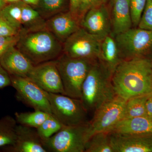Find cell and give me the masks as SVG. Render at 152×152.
<instances>
[{"label": "cell", "instance_id": "obj_7", "mask_svg": "<svg viewBox=\"0 0 152 152\" xmlns=\"http://www.w3.org/2000/svg\"><path fill=\"white\" fill-rule=\"evenodd\" d=\"M52 114L64 126H74L88 122V113L80 99L46 92Z\"/></svg>", "mask_w": 152, "mask_h": 152}, {"label": "cell", "instance_id": "obj_35", "mask_svg": "<svg viewBox=\"0 0 152 152\" xmlns=\"http://www.w3.org/2000/svg\"><path fill=\"white\" fill-rule=\"evenodd\" d=\"M147 115L148 117L152 115V94L148 99L146 103Z\"/></svg>", "mask_w": 152, "mask_h": 152}, {"label": "cell", "instance_id": "obj_10", "mask_svg": "<svg viewBox=\"0 0 152 152\" xmlns=\"http://www.w3.org/2000/svg\"><path fill=\"white\" fill-rule=\"evenodd\" d=\"M126 100L116 96L94 113L89 121L90 138L97 133H110L115 125L122 119Z\"/></svg>", "mask_w": 152, "mask_h": 152}, {"label": "cell", "instance_id": "obj_6", "mask_svg": "<svg viewBox=\"0 0 152 152\" xmlns=\"http://www.w3.org/2000/svg\"><path fill=\"white\" fill-rule=\"evenodd\" d=\"M114 38L123 61L148 58L152 54V31L132 28Z\"/></svg>", "mask_w": 152, "mask_h": 152}, {"label": "cell", "instance_id": "obj_28", "mask_svg": "<svg viewBox=\"0 0 152 152\" xmlns=\"http://www.w3.org/2000/svg\"><path fill=\"white\" fill-rule=\"evenodd\" d=\"M147 0H130V7L133 26L137 27L140 20Z\"/></svg>", "mask_w": 152, "mask_h": 152}, {"label": "cell", "instance_id": "obj_33", "mask_svg": "<svg viewBox=\"0 0 152 152\" xmlns=\"http://www.w3.org/2000/svg\"><path fill=\"white\" fill-rule=\"evenodd\" d=\"M10 75L0 64V89L11 86Z\"/></svg>", "mask_w": 152, "mask_h": 152}, {"label": "cell", "instance_id": "obj_29", "mask_svg": "<svg viewBox=\"0 0 152 152\" xmlns=\"http://www.w3.org/2000/svg\"><path fill=\"white\" fill-rule=\"evenodd\" d=\"M137 27L152 31V0H147Z\"/></svg>", "mask_w": 152, "mask_h": 152}, {"label": "cell", "instance_id": "obj_38", "mask_svg": "<svg viewBox=\"0 0 152 152\" xmlns=\"http://www.w3.org/2000/svg\"><path fill=\"white\" fill-rule=\"evenodd\" d=\"M21 1V0H4L6 4H7V3L10 4V3L17 2L19 1Z\"/></svg>", "mask_w": 152, "mask_h": 152}, {"label": "cell", "instance_id": "obj_24", "mask_svg": "<svg viewBox=\"0 0 152 152\" xmlns=\"http://www.w3.org/2000/svg\"><path fill=\"white\" fill-rule=\"evenodd\" d=\"M52 114L41 110L34 112H16L15 119L18 124L37 129Z\"/></svg>", "mask_w": 152, "mask_h": 152}, {"label": "cell", "instance_id": "obj_9", "mask_svg": "<svg viewBox=\"0 0 152 152\" xmlns=\"http://www.w3.org/2000/svg\"><path fill=\"white\" fill-rule=\"evenodd\" d=\"M10 77L11 86L16 91L18 99L34 110L52 114L46 91L28 78L11 75Z\"/></svg>", "mask_w": 152, "mask_h": 152}, {"label": "cell", "instance_id": "obj_18", "mask_svg": "<svg viewBox=\"0 0 152 152\" xmlns=\"http://www.w3.org/2000/svg\"><path fill=\"white\" fill-rule=\"evenodd\" d=\"M110 133L124 135L152 134V121L148 116L123 119L115 125Z\"/></svg>", "mask_w": 152, "mask_h": 152}, {"label": "cell", "instance_id": "obj_20", "mask_svg": "<svg viewBox=\"0 0 152 152\" xmlns=\"http://www.w3.org/2000/svg\"><path fill=\"white\" fill-rule=\"evenodd\" d=\"M45 18L37 10L23 2L22 9L21 31H33L46 28Z\"/></svg>", "mask_w": 152, "mask_h": 152}, {"label": "cell", "instance_id": "obj_15", "mask_svg": "<svg viewBox=\"0 0 152 152\" xmlns=\"http://www.w3.org/2000/svg\"><path fill=\"white\" fill-rule=\"evenodd\" d=\"M46 28L62 43L81 27L80 21L69 11L63 12L49 18Z\"/></svg>", "mask_w": 152, "mask_h": 152}, {"label": "cell", "instance_id": "obj_31", "mask_svg": "<svg viewBox=\"0 0 152 152\" xmlns=\"http://www.w3.org/2000/svg\"><path fill=\"white\" fill-rule=\"evenodd\" d=\"M20 31L0 17V37L18 35Z\"/></svg>", "mask_w": 152, "mask_h": 152}, {"label": "cell", "instance_id": "obj_12", "mask_svg": "<svg viewBox=\"0 0 152 152\" xmlns=\"http://www.w3.org/2000/svg\"><path fill=\"white\" fill-rule=\"evenodd\" d=\"M105 4L101 3L90 9L80 20L81 27L102 39L112 32L110 12Z\"/></svg>", "mask_w": 152, "mask_h": 152}, {"label": "cell", "instance_id": "obj_16", "mask_svg": "<svg viewBox=\"0 0 152 152\" xmlns=\"http://www.w3.org/2000/svg\"><path fill=\"white\" fill-rule=\"evenodd\" d=\"M0 64L10 75L27 77L34 66L15 46L9 49L0 58Z\"/></svg>", "mask_w": 152, "mask_h": 152}, {"label": "cell", "instance_id": "obj_37", "mask_svg": "<svg viewBox=\"0 0 152 152\" xmlns=\"http://www.w3.org/2000/svg\"><path fill=\"white\" fill-rule=\"evenodd\" d=\"M6 3L4 0H0V12L1 11L4 7L6 5Z\"/></svg>", "mask_w": 152, "mask_h": 152}, {"label": "cell", "instance_id": "obj_17", "mask_svg": "<svg viewBox=\"0 0 152 152\" xmlns=\"http://www.w3.org/2000/svg\"><path fill=\"white\" fill-rule=\"evenodd\" d=\"M130 2V0H111L109 10L113 37L132 27Z\"/></svg>", "mask_w": 152, "mask_h": 152}, {"label": "cell", "instance_id": "obj_25", "mask_svg": "<svg viewBox=\"0 0 152 152\" xmlns=\"http://www.w3.org/2000/svg\"><path fill=\"white\" fill-rule=\"evenodd\" d=\"M23 2L19 1L6 5L0 12V17L20 31L22 29V9Z\"/></svg>", "mask_w": 152, "mask_h": 152}, {"label": "cell", "instance_id": "obj_30", "mask_svg": "<svg viewBox=\"0 0 152 152\" xmlns=\"http://www.w3.org/2000/svg\"><path fill=\"white\" fill-rule=\"evenodd\" d=\"M20 37L18 35L0 37V58L9 49L16 45Z\"/></svg>", "mask_w": 152, "mask_h": 152}, {"label": "cell", "instance_id": "obj_23", "mask_svg": "<svg viewBox=\"0 0 152 152\" xmlns=\"http://www.w3.org/2000/svg\"><path fill=\"white\" fill-rule=\"evenodd\" d=\"M85 152H114L110 133L102 132L92 136L87 142Z\"/></svg>", "mask_w": 152, "mask_h": 152}, {"label": "cell", "instance_id": "obj_40", "mask_svg": "<svg viewBox=\"0 0 152 152\" xmlns=\"http://www.w3.org/2000/svg\"><path fill=\"white\" fill-rule=\"evenodd\" d=\"M150 118H151V119L152 120V115H151V116L149 117Z\"/></svg>", "mask_w": 152, "mask_h": 152}, {"label": "cell", "instance_id": "obj_34", "mask_svg": "<svg viewBox=\"0 0 152 152\" xmlns=\"http://www.w3.org/2000/svg\"><path fill=\"white\" fill-rule=\"evenodd\" d=\"M69 1L70 12L73 15L80 20L79 18V11L81 0H69Z\"/></svg>", "mask_w": 152, "mask_h": 152}, {"label": "cell", "instance_id": "obj_3", "mask_svg": "<svg viewBox=\"0 0 152 152\" xmlns=\"http://www.w3.org/2000/svg\"><path fill=\"white\" fill-rule=\"evenodd\" d=\"M112 77L98 60L93 64L83 83L80 98L88 113H94L116 96Z\"/></svg>", "mask_w": 152, "mask_h": 152}, {"label": "cell", "instance_id": "obj_11", "mask_svg": "<svg viewBox=\"0 0 152 152\" xmlns=\"http://www.w3.org/2000/svg\"><path fill=\"white\" fill-rule=\"evenodd\" d=\"M27 78L47 92L65 95L55 60L34 66Z\"/></svg>", "mask_w": 152, "mask_h": 152}, {"label": "cell", "instance_id": "obj_5", "mask_svg": "<svg viewBox=\"0 0 152 152\" xmlns=\"http://www.w3.org/2000/svg\"><path fill=\"white\" fill-rule=\"evenodd\" d=\"M90 138L89 121L77 126H64L43 144L48 152H85Z\"/></svg>", "mask_w": 152, "mask_h": 152}, {"label": "cell", "instance_id": "obj_22", "mask_svg": "<svg viewBox=\"0 0 152 152\" xmlns=\"http://www.w3.org/2000/svg\"><path fill=\"white\" fill-rule=\"evenodd\" d=\"M18 123L12 116H4L0 119V148L12 145L16 137Z\"/></svg>", "mask_w": 152, "mask_h": 152}, {"label": "cell", "instance_id": "obj_21", "mask_svg": "<svg viewBox=\"0 0 152 152\" xmlns=\"http://www.w3.org/2000/svg\"><path fill=\"white\" fill-rule=\"evenodd\" d=\"M152 94L133 97L126 101L122 119L148 116L147 113V102Z\"/></svg>", "mask_w": 152, "mask_h": 152}, {"label": "cell", "instance_id": "obj_26", "mask_svg": "<svg viewBox=\"0 0 152 152\" xmlns=\"http://www.w3.org/2000/svg\"><path fill=\"white\" fill-rule=\"evenodd\" d=\"M66 0H39L37 5L40 14L44 18H50L64 12Z\"/></svg>", "mask_w": 152, "mask_h": 152}, {"label": "cell", "instance_id": "obj_8", "mask_svg": "<svg viewBox=\"0 0 152 152\" xmlns=\"http://www.w3.org/2000/svg\"><path fill=\"white\" fill-rule=\"evenodd\" d=\"M102 40L81 27L63 43V53L71 58L97 60Z\"/></svg>", "mask_w": 152, "mask_h": 152}, {"label": "cell", "instance_id": "obj_13", "mask_svg": "<svg viewBox=\"0 0 152 152\" xmlns=\"http://www.w3.org/2000/svg\"><path fill=\"white\" fill-rule=\"evenodd\" d=\"M16 137L12 145L2 148L6 152H47L36 129L17 125Z\"/></svg>", "mask_w": 152, "mask_h": 152}, {"label": "cell", "instance_id": "obj_27", "mask_svg": "<svg viewBox=\"0 0 152 152\" xmlns=\"http://www.w3.org/2000/svg\"><path fill=\"white\" fill-rule=\"evenodd\" d=\"M64 126L54 116L51 115L36 130L43 143L58 132Z\"/></svg>", "mask_w": 152, "mask_h": 152}, {"label": "cell", "instance_id": "obj_1", "mask_svg": "<svg viewBox=\"0 0 152 152\" xmlns=\"http://www.w3.org/2000/svg\"><path fill=\"white\" fill-rule=\"evenodd\" d=\"M116 96L129 99L152 93V61L148 58L124 60L112 77Z\"/></svg>", "mask_w": 152, "mask_h": 152}, {"label": "cell", "instance_id": "obj_2", "mask_svg": "<svg viewBox=\"0 0 152 152\" xmlns=\"http://www.w3.org/2000/svg\"><path fill=\"white\" fill-rule=\"evenodd\" d=\"M62 44L45 28L36 31H20L15 47L35 66L56 59L63 52Z\"/></svg>", "mask_w": 152, "mask_h": 152}, {"label": "cell", "instance_id": "obj_36", "mask_svg": "<svg viewBox=\"0 0 152 152\" xmlns=\"http://www.w3.org/2000/svg\"><path fill=\"white\" fill-rule=\"evenodd\" d=\"M23 2L28 4L37 6L39 3V0H21Z\"/></svg>", "mask_w": 152, "mask_h": 152}, {"label": "cell", "instance_id": "obj_39", "mask_svg": "<svg viewBox=\"0 0 152 152\" xmlns=\"http://www.w3.org/2000/svg\"><path fill=\"white\" fill-rule=\"evenodd\" d=\"M108 0H101V1L103 3H106L107 1Z\"/></svg>", "mask_w": 152, "mask_h": 152}, {"label": "cell", "instance_id": "obj_14", "mask_svg": "<svg viewBox=\"0 0 152 152\" xmlns=\"http://www.w3.org/2000/svg\"><path fill=\"white\" fill-rule=\"evenodd\" d=\"M110 135L114 152H152V134Z\"/></svg>", "mask_w": 152, "mask_h": 152}, {"label": "cell", "instance_id": "obj_19", "mask_svg": "<svg viewBox=\"0 0 152 152\" xmlns=\"http://www.w3.org/2000/svg\"><path fill=\"white\" fill-rule=\"evenodd\" d=\"M98 61L112 75L117 67L123 61L115 40L112 35L106 36L102 39Z\"/></svg>", "mask_w": 152, "mask_h": 152}, {"label": "cell", "instance_id": "obj_4", "mask_svg": "<svg viewBox=\"0 0 152 152\" xmlns=\"http://www.w3.org/2000/svg\"><path fill=\"white\" fill-rule=\"evenodd\" d=\"M96 61L71 58L64 53L55 60L65 95L80 99L83 83Z\"/></svg>", "mask_w": 152, "mask_h": 152}, {"label": "cell", "instance_id": "obj_32", "mask_svg": "<svg viewBox=\"0 0 152 152\" xmlns=\"http://www.w3.org/2000/svg\"><path fill=\"white\" fill-rule=\"evenodd\" d=\"M102 3L101 0H81L79 11L80 20H81L82 17L83 16L87 11Z\"/></svg>", "mask_w": 152, "mask_h": 152}]
</instances>
